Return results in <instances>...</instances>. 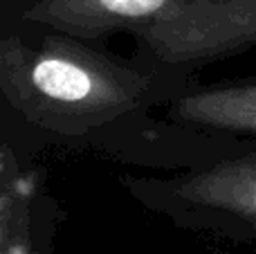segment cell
<instances>
[{
	"label": "cell",
	"instance_id": "6da1fadb",
	"mask_svg": "<svg viewBox=\"0 0 256 254\" xmlns=\"http://www.w3.org/2000/svg\"><path fill=\"white\" fill-rule=\"evenodd\" d=\"M196 81H182L56 32L4 30L0 97L34 135L126 164L180 171L236 153L250 140L153 117Z\"/></svg>",
	"mask_w": 256,
	"mask_h": 254
},
{
	"label": "cell",
	"instance_id": "7a4b0ae2",
	"mask_svg": "<svg viewBox=\"0 0 256 254\" xmlns=\"http://www.w3.org/2000/svg\"><path fill=\"white\" fill-rule=\"evenodd\" d=\"M117 182L137 205L176 228L256 241V140L204 164L162 176L120 174Z\"/></svg>",
	"mask_w": 256,
	"mask_h": 254
},
{
	"label": "cell",
	"instance_id": "3957f363",
	"mask_svg": "<svg viewBox=\"0 0 256 254\" xmlns=\"http://www.w3.org/2000/svg\"><path fill=\"white\" fill-rule=\"evenodd\" d=\"M130 38L140 63L198 81L202 68L256 50V0H173Z\"/></svg>",
	"mask_w": 256,
	"mask_h": 254
},
{
	"label": "cell",
	"instance_id": "277c9868",
	"mask_svg": "<svg viewBox=\"0 0 256 254\" xmlns=\"http://www.w3.org/2000/svg\"><path fill=\"white\" fill-rule=\"evenodd\" d=\"M173 0H9L4 30L56 32L72 38L104 43L115 34L137 32L160 16Z\"/></svg>",
	"mask_w": 256,
	"mask_h": 254
},
{
	"label": "cell",
	"instance_id": "5b68a950",
	"mask_svg": "<svg viewBox=\"0 0 256 254\" xmlns=\"http://www.w3.org/2000/svg\"><path fill=\"white\" fill-rule=\"evenodd\" d=\"M162 115L189 128L256 140V76L196 81L166 104Z\"/></svg>",
	"mask_w": 256,
	"mask_h": 254
},
{
	"label": "cell",
	"instance_id": "8992f818",
	"mask_svg": "<svg viewBox=\"0 0 256 254\" xmlns=\"http://www.w3.org/2000/svg\"><path fill=\"white\" fill-rule=\"evenodd\" d=\"M212 254H240V252H212Z\"/></svg>",
	"mask_w": 256,
	"mask_h": 254
}]
</instances>
